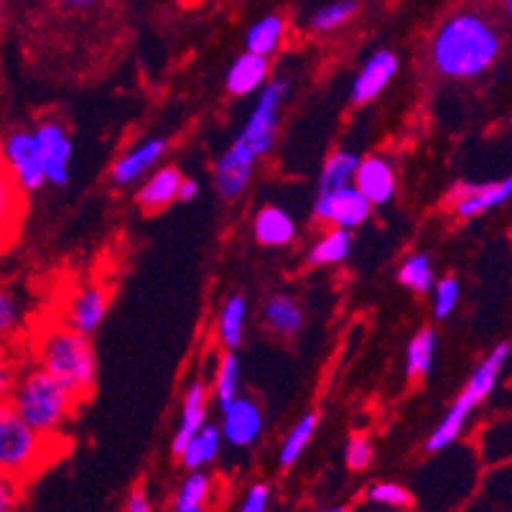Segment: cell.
Wrapping results in <instances>:
<instances>
[{"mask_svg":"<svg viewBox=\"0 0 512 512\" xmlns=\"http://www.w3.org/2000/svg\"><path fill=\"white\" fill-rule=\"evenodd\" d=\"M502 34L497 23L479 11H456L436 29L431 64L441 77L477 79L500 59Z\"/></svg>","mask_w":512,"mask_h":512,"instance_id":"1","label":"cell"},{"mask_svg":"<svg viewBox=\"0 0 512 512\" xmlns=\"http://www.w3.org/2000/svg\"><path fill=\"white\" fill-rule=\"evenodd\" d=\"M288 90H291V85H288L286 79H273V82L260 87V97L255 102L253 115L248 118L245 128L240 130L237 141L222 153L217 166H214L217 189H220L225 199H235L245 192L255 164L276 143L278 120H281V110L286 105Z\"/></svg>","mask_w":512,"mask_h":512,"instance_id":"2","label":"cell"},{"mask_svg":"<svg viewBox=\"0 0 512 512\" xmlns=\"http://www.w3.org/2000/svg\"><path fill=\"white\" fill-rule=\"evenodd\" d=\"M8 403L36 434L46 439H59L62 428L77 411L79 398L44 367H36L16 380Z\"/></svg>","mask_w":512,"mask_h":512,"instance_id":"3","label":"cell"},{"mask_svg":"<svg viewBox=\"0 0 512 512\" xmlns=\"http://www.w3.org/2000/svg\"><path fill=\"white\" fill-rule=\"evenodd\" d=\"M39 362L49 375L67 385L79 400L92 393L97 380V357L90 337L69 327H54L44 332L39 342Z\"/></svg>","mask_w":512,"mask_h":512,"instance_id":"4","label":"cell"},{"mask_svg":"<svg viewBox=\"0 0 512 512\" xmlns=\"http://www.w3.org/2000/svg\"><path fill=\"white\" fill-rule=\"evenodd\" d=\"M54 439L36 434L8 400H0V474L16 482L31 479L54 462Z\"/></svg>","mask_w":512,"mask_h":512,"instance_id":"5","label":"cell"},{"mask_svg":"<svg viewBox=\"0 0 512 512\" xmlns=\"http://www.w3.org/2000/svg\"><path fill=\"white\" fill-rule=\"evenodd\" d=\"M507 360H510V342H500L492 349L490 355L484 357L482 365H479L477 370L472 372V377H469L467 388H464L462 395L454 400V406L449 408L444 421L436 426V431L431 434V439H428L426 449L431 451V454L444 451L446 446H451L459 436H462L464 426H467L474 408L495 390L497 380H500L502 375V367L507 365Z\"/></svg>","mask_w":512,"mask_h":512,"instance_id":"6","label":"cell"},{"mask_svg":"<svg viewBox=\"0 0 512 512\" xmlns=\"http://www.w3.org/2000/svg\"><path fill=\"white\" fill-rule=\"evenodd\" d=\"M0 158L6 161V166L13 171L18 184L29 194L39 192L41 186L46 184L34 130H13V133H8L3 143H0Z\"/></svg>","mask_w":512,"mask_h":512,"instance_id":"7","label":"cell"},{"mask_svg":"<svg viewBox=\"0 0 512 512\" xmlns=\"http://www.w3.org/2000/svg\"><path fill=\"white\" fill-rule=\"evenodd\" d=\"M36 148H39L41 166L49 184L64 186L69 181V164H72V138L69 130L59 120H44L34 128Z\"/></svg>","mask_w":512,"mask_h":512,"instance_id":"8","label":"cell"},{"mask_svg":"<svg viewBox=\"0 0 512 512\" xmlns=\"http://www.w3.org/2000/svg\"><path fill=\"white\" fill-rule=\"evenodd\" d=\"M372 212V204L362 197L355 184L339 186L334 192H321L316 199V217L332 227L355 230L365 225Z\"/></svg>","mask_w":512,"mask_h":512,"instance_id":"9","label":"cell"},{"mask_svg":"<svg viewBox=\"0 0 512 512\" xmlns=\"http://www.w3.org/2000/svg\"><path fill=\"white\" fill-rule=\"evenodd\" d=\"M29 209V192L16 181L13 171L0 158V253H6L21 232Z\"/></svg>","mask_w":512,"mask_h":512,"instance_id":"10","label":"cell"},{"mask_svg":"<svg viewBox=\"0 0 512 512\" xmlns=\"http://www.w3.org/2000/svg\"><path fill=\"white\" fill-rule=\"evenodd\" d=\"M510 194L512 181L505 179L500 184H456L446 199L459 220H474L479 214L505 204Z\"/></svg>","mask_w":512,"mask_h":512,"instance_id":"11","label":"cell"},{"mask_svg":"<svg viewBox=\"0 0 512 512\" xmlns=\"http://www.w3.org/2000/svg\"><path fill=\"white\" fill-rule=\"evenodd\" d=\"M400 69V59L395 57L390 49L375 51L365 64H362L360 74L352 82V102L355 105H367V102L377 100L383 95L385 87L393 82V77Z\"/></svg>","mask_w":512,"mask_h":512,"instance_id":"12","label":"cell"},{"mask_svg":"<svg viewBox=\"0 0 512 512\" xmlns=\"http://www.w3.org/2000/svg\"><path fill=\"white\" fill-rule=\"evenodd\" d=\"M222 428L220 434L232 446H250L263 434V413L250 398L237 395L230 406L222 408Z\"/></svg>","mask_w":512,"mask_h":512,"instance_id":"13","label":"cell"},{"mask_svg":"<svg viewBox=\"0 0 512 512\" xmlns=\"http://www.w3.org/2000/svg\"><path fill=\"white\" fill-rule=\"evenodd\" d=\"M352 184L372 207H383L395 197V169L385 156H367L357 164Z\"/></svg>","mask_w":512,"mask_h":512,"instance_id":"14","label":"cell"},{"mask_svg":"<svg viewBox=\"0 0 512 512\" xmlns=\"http://www.w3.org/2000/svg\"><path fill=\"white\" fill-rule=\"evenodd\" d=\"M110 306V296L102 286H87L77 291L69 301L67 316H64V327L74 329V332L92 337L100 329L102 319Z\"/></svg>","mask_w":512,"mask_h":512,"instance_id":"15","label":"cell"},{"mask_svg":"<svg viewBox=\"0 0 512 512\" xmlns=\"http://www.w3.org/2000/svg\"><path fill=\"white\" fill-rule=\"evenodd\" d=\"M166 138H151V141L141 143V146L130 148L125 156H120L118 161L110 169V179L115 186H128L133 181L141 179L143 174L153 169V166L161 161V156L166 153Z\"/></svg>","mask_w":512,"mask_h":512,"instance_id":"16","label":"cell"},{"mask_svg":"<svg viewBox=\"0 0 512 512\" xmlns=\"http://www.w3.org/2000/svg\"><path fill=\"white\" fill-rule=\"evenodd\" d=\"M204 418H207V385L204 380H194L186 390V398H184V411H181V423L176 428V436H174V454L179 456L184 451L186 441L192 439L197 434L199 428L204 426Z\"/></svg>","mask_w":512,"mask_h":512,"instance_id":"17","label":"cell"},{"mask_svg":"<svg viewBox=\"0 0 512 512\" xmlns=\"http://www.w3.org/2000/svg\"><path fill=\"white\" fill-rule=\"evenodd\" d=\"M265 77H268V57L245 51L242 57L232 62L230 72H227V92L235 97H245L260 90L265 85Z\"/></svg>","mask_w":512,"mask_h":512,"instance_id":"18","label":"cell"},{"mask_svg":"<svg viewBox=\"0 0 512 512\" xmlns=\"http://www.w3.org/2000/svg\"><path fill=\"white\" fill-rule=\"evenodd\" d=\"M255 240L265 248H283L296 237V222L291 214L281 207H263L255 217Z\"/></svg>","mask_w":512,"mask_h":512,"instance_id":"19","label":"cell"},{"mask_svg":"<svg viewBox=\"0 0 512 512\" xmlns=\"http://www.w3.org/2000/svg\"><path fill=\"white\" fill-rule=\"evenodd\" d=\"M181 179H184V176H181V171L174 169V166L158 169L156 174L141 186L138 204H141L146 212H161V209H166L176 199Z\"/></svg>","mask_w":512,"mask_h":512,"instance_id":"20","label":"cell"},{"mask_svg":"<svg viewBox=\"0 0 512 512\" xmlns=\"http://www.w3.org/2000/svg\"><path fill=\"white\" fill-rule=\"evenodd\" d=\"M263 319L268 324L273 334H281V337H293L299 334L301 327H304V309L293 296H273L263 309Z\"/></svg>","mask_w":512,"mask_h":512,"instance_id":"21","label":"cell"},{"mask_svg":"<svg viewBox=\"0 0 512 512\" xmlns=\"http://www.w3.org/2000/svg\"><path fill=\"white\" fill-rule=\"evenodd\" d=\"M220 446H222L220 428L207 426V423H204L197 434L186 441L184 451H181L179 456H181V462H184V467L192 469V472H194V469H199V467H204V464L214 462V459H217V454H220Z\"/></svg>","mask_w":512,"mask_h":512,"instance_id":"22","label":"cell"},{"mask_svg":"<svg viewBox=\"0 0 512 512\" xmlns=\"http://www.w3.org/2000/svg\"><path fill=\"white\" fill-rule=\"evenodd\" d=\"M283 36H286V21L283 16H263L258 23H253L245 39V49L260 54V57H271L273 51H278Z\"/></svg>","mask_w":512,"mask_h":512,"instance_id":"23","label":"cell"},{"mask_svg":"<svg viewBox=\"0 0 512 512\" xmlns=\"http://www.w3.org/2000/svg\"><path fill=\"white\" fill-rule=\"evenodd\" d=\"M349 253H352V235H349V230L332 227L309 250V265H316V268H321V265H337L347 260Z\"/></svg>","mask_w":512,"mask_h":512,"instance_id":"24","label":"cell"},{"mask_svg":"<svg viewBox=\"0 0 512 512\" xmlns=\"http://www.w3.org/2000/svg\"><path fill=\"white\" fill-rule=\"evenodd\" d=\"M357 164H360L357 153H349V151L332 153V156L327 158L324 169H321L319 194L321 192H334V189H339V186L352 184V179H355Z\"/></svg>","mask_w":512,"mask_h":512,"instance_id":"25","label":"cell"},{"mask_svg":"<svg viewBox=\"0 0 512 512\" xmlns=\"http://www.w3.org/2000/svg\"><path fill=\"white\" fill-rule=\"evenodd\" d=\"M436 355V332L434 329H421V332L413 337V342L408 344L406 355V375L411 380H421L428 375L431 365H434Z\"/></svg>","mask_w":512,"mask_h":512,"instance_id":"26","label":"cell"},{"mask_svg":"<svg viewBox=\"0 0 512 512\" xmlns=\"http://www.w3.org/2000/svg\"><path fill=\"white\" fill-rule=\"evenodd\" d=\"M245 321H248V304H245L242 296H232L220 316V339L232 352L240 347L242 334H245Z\"/></svg>","mask_w":512,"mask_h":512,"instance_id":"27","label":"cell"},{"mask_svg":"<svg viewBox=\"0 0 512 512\" xmlns=\"http://www.w3.org/2000/svg\"><path fill=\"white\" fill-rule=\"evenodd\" d=\"M316 426H319V416H316V413H306V416L291 428V434H288V439L283 441V449H281L283 469H291L293 464L299 462L304 449L311 444V439H314Z\"/></svg>","mask_w":512,"mask_h":512,"instance_id":"28","label":"cell"},{"mask_svg":"<svg viewBox=\"0 0 512 512\" xmlns=\"http://www.w3.org/2000/svg\"><path fill=\"white\" fill-rule=\"evenodd\" d=\"M398 281L406 288H411L413 293H431V288H434L436 283L434 265H431V260L421 253L408 255V258L403 260V265H400Z\"/></svg>","mask_w":512,"mask_h":512,"instance_id":"29","label":"cell"},{"mask_svg":"<svg viewBox=\"0 0 512 512\" xmlns=\"http://www.w3.org/2000/svg\"><path fill=\"white\" fill-rule=\"evenodd\" d=\"M237 393H240V360L230 349L222 357L217 375H214V398H217L220 408H227L237 398Z\"/></svg>","mask_w":512,"mask_h":512,"instance_id":"30","label":"cell"},{"mask_svg":"<svg viewBox=\"0 0 512 512\" xmlns=\"http://www.w3.org/2000/svg\"><path fill=\"white\" fill-rule=\"evenodd\" d=\"M209 490H212V482L204 472L194 469V474L181 484L179 495H176L174 510L176 512H202L207 507Z\"/></svg>","mask_w":512,"mask_h":512,"instance_id":"31","label":"cell"},{"mask_svg":"<svg viewBox=\"0 0 512 512\" xmlns=\"http://www.w3.org/2000/svg\"><path fill=\"white\" fill-rule=\"evenodd\" d=\"M360 3L357 0H332L327 6H321L319 11L311 16V29L319 31V34H329V31L342 29L349 18L355 16Z\"/></svg>","mask_w":512,"mask_h":512,"instance_id":"32","label":"cell"},{"mask_svg":"<svg viewBox=\"0 0 512 512\" xmlns=\"http://www.w3.org/2000/svg\"><path fill=\"white\" fill-rule=\"evenodd\" d=\"M367 500H370L372 505L390 507V510H408V507H413L411 492L395 482L372 484L370 490H367Z\"/></svg>","mask_w":512,"mask_h":512,"instance_id":"33","label":"cell"},{"mask_svg":"<svg viewBox=\"0 0 512 512\" xmlns=\"http://www.w3.org/2000/svg\"><path fill=\"white\" fill-rule=\"evenodd\" d=\"M434 314L436 319H449L451 314L456 311V306H459V299H462V286H459V281L451 276L441 278L439 283H434Z\"/></svg>","mask_w":512,"mask_h":512,"instance_id":"34","label":"cell"},{"mask_svg":"<svg viewBox=\"0 0 512 512\" xmlns=\"http://www.w3.org/2000/svg\"><path fill=\"white\" fill-rule=\"evenodd\" d=\"M21 319L23 311L16 296L11 291L0 288V342L11 337V334H16V329L21 327Z\"/></svg>","mask_w":512,"mask_h":512,"instance_id":"35","label":"cell"},{"mask_svg":"<svg viewBox=\"0 0 512 512\" xmlns=\"http://www.w3.org/2000/svg\"><path fill=\"white\" fill-rule=\"evenodd\" d=\"M344 459H347V467L352 472H362L372 462V444L365 436H352L347 444V451H344Z\"/></svg>","mask_w":512,"mask_h":512,"instance_id":"36","label":"cell"},{"mask_svg":"<svg viewBox=\"0 0 512 512\" xmlns=\"http://www.w3.org/2000/svg\"><path fill=\"white\" fill-rule=\"evenodd\" d=\"M21 500V482L11 479L8 474H0V512H11Z\"/></svg>","mask_w":512,"mask_h":512,"instance_id":"37","label":"cell"},{"mask_svg":"<svg viewBox=\"0 0 512 512\" xmlns=\"http://www.w3.org/2000/svg\"><path fill=\"white\" fill-rule=\"evenodd\" d=\"M16 367L8 360V355L0 349V400H8L13 393V385H16Z\"/></svg>","mask_w":512,"mask_h":512,"instance_id":"38","label":"cell"},{"mask_svg":"<svg viewBox=\"0 0 512 512\" xmlns=\"http://www.w3.org/2000/svg\"><path fill=\"white\" fill-rule=\"evenodd\" d=\"M268 500H271V492L265 484H255L250 487V492L245 495V502L240 505L242 512H263L268 507Z\"/></svg>","mask_w":512,"mask_h":512,"instance_id":"39","label":"cell"},{"mask_svg":"<svg viewBox=\"0 0 512 512\" xmlns=\"http://www.w3.org/2000/svg\"><path fill=\"white\" fill-rule=\"evenodd\" d=\"M125 510L128 512H151V502H148V497L143 495V492H133V495L128 497V505H125Z\"/></svg>","mask_w":512,"mask_h":512,"instance_id":"40","label":"cell"},{"mask_svg":"<svg viewBox=\"0 0 512 512\" xmlns=\"http://www.w3.org/2000/svg\"><path fill=\"white\" fill-rule=\"evenodd\" d=\"M199 194V184L192 179H181L179 184V194H176V199H181V202H192L194 197Z\"/></svg>","mask_w":512,"mask_h":512,"instance_id":"41","label":"cell"},{"mask_svg":"<svg viewBox=\"0 0 512 512\" xmlns=\"http://www.w3.org/2000/svg\"><path fill=\"white\" fill-rule=\"evenodd\" d=\"M62 3L69 8H87V6H92L95 0H62Z\"/></svg>","mask_w":512,"mask_h":512,"instance_id":"42","label":"cell"},{"mask_svg":"<svg viewBox=\"0 0 512 512\" xmlns=\"http://www.w3.org/2000/svg\"><path fill=\"white\" fill-rule=\"evenodd\" d=\"M512 13V0H505V16H510Z\"/></svg>","mask_w":512,"mask_h":512,"instance_id":"43","label":"cell"},{"mask_svg":"<svg viewBox=\"0 0 512 512\" xmlns=\"http://www.w3.org/2000/svg\"><path fill=\"white\" fill-rule=\"evenodd\" d=\"M0 16H3V0H0Z\"/></svg>","mask_w":512,"mask_h":512,"instance_id":"44","label":"cell"}]
</instances>
